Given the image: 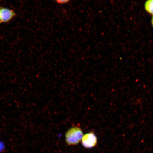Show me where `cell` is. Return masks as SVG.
Wrapping results in <instances>:
<instances>
[{"label": "cell", "instance_id": "obj_1", "mask_svg": "<svg viewBox=\"0 0 153 153\" xmlns=\"http://www.w3.org/2000/svg\"><path fill=\"white\" fill-rule=\"evenodd\" d=\"M83 135L81 128L72 127L68 130L66 133V142L69 145H77L82 140Z\"/></svg>", "mask_w": 153, "mask_h": 153}, {"label": "cell", "instance_id": "obj_2", "mask_svg": "<svg viewBox=\"0 0 153 153\" xmlns=\"http://www.w3.org/2000/svg\"><path fill=\"white\" fill-rule=\"evenodd\" d=\"M83 146L85 148L90 149L94 148L97 143L96 136L93 132H90L83 135L82 140Z\"/></svg>", "mask_w": 153, "mask_h": 153}, {"label": "cell", "instance_id": "obj_3", "mask_svg": "<svg viewBox=\"0 0 153 153\" xmlns=\"http://www.w3.org/2000/svg\"><path fill=\"white\" fill-rule=\"evenodd\" d=\"M16 14L14 11L7 8H0V22H9L14 18Z\"/></svg>", "mask_w": 153, "mask_h": 153}, {"label": "cell", "instance_id": "obj_4", "mask_svg": "<svg viewBox=\"0 0 153 153\" xmlns=\"http://www.w3.org/2000/svg\"><path fill=\"white\" fill-rule=\"evenodd\" d=\"M144 7L145 10L153 16V0H147L145 3Z\"/></svg>", "mask_w": 153, "mask_h": 153}, {"label": "cell", "instance_id": "obj_5", "mask_svg": "<svg viewBox=\"0 0 153 153\" xmlns=\"http://www.w3.org/2000/svg\"><path fill=\"white\" fill-rule=\"evenodd\" d=\"M55 1L59 4H63L68 3L70 0H55Z\"/></svg>", "mask_w": 153, "mask_h": 153}, {"label": "cell", "instance_id": "obj_6", "mask_svg": "<svg viewBox=\"0 0 153 153\" xmlns=\"http://www.w3.org/2000/svg\"><path fill=\"white\" fill-rule=\"evenodd\" d=\"M4 149V145L2 143L0 142V152L2 151Z\"/></svg>", "mask_w": 153, "mask_h": 153}, {"label": "cell", "instance_id": "obj_7", "mask_svg": "<svg viewBox=\"0 0 153 153\" xmlns=\"http://www.w3.org/2000/svg\"><path fill=\"white\" fill-rule=\"evenodd\" d=\"M152 26H153V16L152 17Z\"/></svg>", "mask_w": 153, "mask_h": 153}]
</instances>
